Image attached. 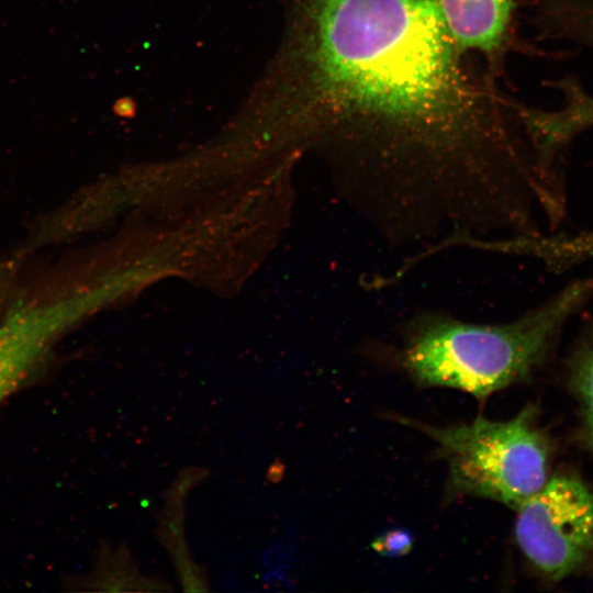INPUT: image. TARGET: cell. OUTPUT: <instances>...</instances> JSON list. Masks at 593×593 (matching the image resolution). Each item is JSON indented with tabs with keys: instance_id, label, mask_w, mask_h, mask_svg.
I'll list each match as a JSON object with an SVG mask.
<instances>
[{
	"instance_id": "obj_3",
	"label": "cell",
	"mask_w": 593,
	"mask_h": 593,
	"mask_svg": "<svg viewBox=\"0 0 593 593\" xmlns=\"http://www.w3.org/2000/svg\"><path fill=\"white\" fill-rule=\"evenodd\" d=\"M421 429L439 445L456 493L516 510L548 480V445L535 424L534 409L505 422L479 417L469 424Z\"/></svg>"
},
{
	"instance_id": "obj_7",
	"label": "cell",
	"mask_w": 593,
	"mask_h": 593,
	"mask_svg": "<svg viewBox=\"0 0 593 593\" xmlns=\"http://www.w3.org/2000/svg\"><path fill=\"white\" fill-rule=\"evenodd\" d=\"M413 545L412 535L403 529L389 530L372 542V548L387 557H400L406 555Z\"/></svg>"
},
{
	"instance_id": "obj_5",
	"label": "cell",
	"mask_w": 593,
	"mask_h": 593,
	"mask_svg": "<svg viewBox=\"0 0 593 593\" xmlns=\"http://www.w3.org/2000/svg\"><path fill=\"white\" fill-rule=\"evenodd\" d=\"M458 47L494 71L508 40L514 0H436Z\"/></svg>"
},
{
	"instance_id": "obj_2",
	"label": "cell",
	"mask_w": 593,
	"mask_h": 593,
	"mask_svg": "<svg viewBox=\"0 0 593 593\" xmlns=\"http://www.w3.org/2000/svg\"><path fill=\"white\" fill-rule=\"evenodd\" d=\"M592 290L589 280L574 281L505 323L469 322L440 311L413 313L398 327L396 357L421 385L484 398L528 377Z\"/></svg>"
},
{
	"instance_id": "obj_6",
	"label": "cell",
	"mask_w": 593,
	"mask_h": 593,
	"mask_svg": "<svg viewBox=\"0 0 593 593\" xmlns=\"http://www.w3.org/2000/svg\"><path fill=\"white\" fill-rule=\"evenodd\" d=\"M570 382L580 402L586 441L593 449V324L572 356Z\"/></svg>"
},
{
	"instance_id": "obj_1",
	"label": "cell",
	"mask_w": 593,
	"mask_h": 593,
	"mask_svg": "<svg viewBox=\"0 0 593 593\" xmlns=\"http://www.w3.org/2000/svg\"><path fill=\"white\" fill-rule=\"evenodd\" d=\"M281 119L332 160L351 210L422 261L508 236L535 186L514 103L436 0H289Z\"/></svg>"
},
{
	"instance_id": "obj_4",
	"label": "cell",
	"mask_w": 593,
	"mask_h": 593,
	"mask_svg": "<svg viewBox=\"0 0 593 593\" xmlns=\"http://www.w3.org/2000/svg\"><path fill=\"white\" fill-rule=\"evenodd\" d=\"M515 511L517 544L546 577L561 580L593 555V491L581 480L555 475Z\"/></svg>"
}]
</instances>
